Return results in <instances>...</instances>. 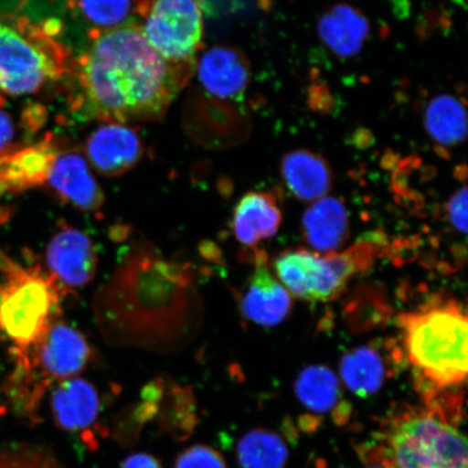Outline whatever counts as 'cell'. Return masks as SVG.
<instances>
[{"instance_id":"1","label":"cell","mask_w":468,"mask_h":468,"mask_svg":"<svg viewBox=\"0 0 468 468\" xmlns=\"http://www.w3.org/2000/svg\"><path fill=\"white\" fill-rule=\"evenodd\" d=\"M93 310L105 341L155 353L186 347L203 317L190 266L148 248L126 257L97 292Z\"/></svg>"},{"instance_id":"2","label":"cell","mask_w":468,"mask_h":468,"mask_svg":"<svg viewBox=\"0 0 468 468\" xmlns=\"http://www.w3.org/2000/svg\"><path fill=\"white\" fill-rule=\"evenodd\" d=\"M90 37L73 68L79 112L124 124L160 119L186 81L148 43L137 23L90 32Z\"/></svg>"},{"instance_id":"3","label":"cell","mask_w":468,"mask_h":468,"mask_svg":"<svg viewBox=\"0 0 468 468\" xmlns=\"http://www.w3.org/2000/svg\"><path fill=\"white\" fill-rule=\"evenodd\" d=\"M399 326L403 351L427 394L465 383L468 324L458 302L431 300L401 314Z\"/></svg>"},{"instance_id":"4","label":"cell","mask_w":468,"mask_h":468,"mask_svg":"<svg viewBox=\"0 0 468 468\" xmlns=\"http://www.w3.org/2000/svg\"><path fill=\"white\" fill-rule=\"evenodd\" d=\"M58 29L54 21L0 16V95H31L69 71V52L55 38Z\"/></svg>"},{"instance_id":"5","label":"cell","mask_w":468,"mask_h":468,"mask_svg":"<svg viewBox=\"0 0 468 468\" xmlns=\"http://www.w3.org/2000/svg\"><path fill=\"white\" fill-rule=\"evenodd\" d=\"M67 290L39 265L5 262L0 280V333L14 345L13 353L32 348L58 319Z\"/></svg>"},{"instance_id":"6","label":"cell","mask_w":468,"mask_h":468,"mask_svg":"<svg viewBox=\"0 0 468 468\" xmlns=\"http://www.w3.org/2000/svg\"><path fill=\"white\" fill-rule=\"evenodd\" d=\"M378 251L371 241L324 256L300 249L279 255L273 267L290 294L309 302H330L342 294L351 278L372 267Z\"/></svg>"},{"instance_id":"7","label":"cell","mask_w":468,"mask_h":468,"mask_svg":"<svg viewBox=\"0 0 468 468\" xmlns=\"http://www.w3.org/2000/svg\"><path fill=\"white\" fill-rule=\"evenodd\" d=\"M394 468H467V441L437 409L409 410L391 427Z\"/></svg>"},{"instance_id":"8","label":"cell","mask_w":468,"mask_h":468,"mask_svg":"<svg viewBox=\"0 0 468 468\" xmlns=\"http://www.w3.org/2000/svg\"><path fill=\"white\" fill-rule=\"evenodd\" d=\"M133 2L144 37L186 83L203 38V11L197 0Z\"/></svg>"},{"instance_id":"9","label":"cell","mask_w":468,"mask_h":468,"mask_svg":"<svg viewBox=\"0 0 468 468\" xmlns=\"http://www.w3.org/2000/svg\"><path fill=\"white\" fill-rule=\"evenodd\" d=\"M91 354L86 337L66 322L57 319L32 348L14 356L16 370L32 374L51 388L83 372Z\"/></svg>"},{"instance_id":"10","label":"cell","mask_w":468,"mask_h":468,"mask_svg":"<svg viewBox=\"0 0 468 468\" xmlns=\"http://www.w3.org/2000/svg\"><path fill=\"white\" fill-rule=\"evenodd\" d=\"M46 260L49 272L64 288H83L96 276L95 244L78 228L63 225L51 238Z\"/></svg>"},{"instance_id":"11","label":"cell","mask_w":468,"mask_h":468,"mask_svg":"<svg viewBox=\"0 0 468 468\" xmlns=\"http://www.w3.org/2000/svg\"><path fill=\"white\" fill-rule=\"evenodd\" d=\"M86 155L98 174L117 177L142 160L144 144L133 127L124 122H107L87 139Z\"/></svg>"},{"instance_id":"12","label":"cell","mask_w":468,"mask_h":468,"mask_svg":"<svg viewBox=\"0 0 468 468\" xmlns=\"http://www.w3.org/2000/svg\"><path fill=\"white\" fill-rule=\"evenodd\" d=\"M239 307L245 318L261 326H276L292 312L291 294L268 268L267 256H255L253 274L239 296Z\"/></svg>"},{"instance_id":"13","label":"cell","mask_w":468,"mask_h":468,"mask_svg":"<svg viewBox=\"0 0 468 468\" xmlns=\"http://www.w3.org/2000/svg\"><path fill=\"white\" fill-rule=\"evenodd\" d=\"M197 76L203 90L220 101H239L251 80L247 56L233 46H215L200 58Z\"/></svg>"},{"instance_id":"14","label":"cell","mask_w":468,"mask_h":468,"mask_svg":"<svg viewBox=\"0 0 468 468\" xmlns=\"http://www.w3.org/2000/svg\"><path fill=\"white\" fill-rule=\"evenodd\" d=\"M58 145L52 138L0 154V195L39 188L47 183Z\"/></svg>"},{"instance_id":"15","label":"cell","mask_w":468,"mask_h":468,"mask_svg":"<svg viewBox=\"0 0 468 468\" xmlns=\"http://www.w3.org/2000/svg\"><path fill=\"white\" fill-rule=\"evenodd\" d=\"M46 185L62 202L84 212H97L104 203L90 164L78 151L58 152Z\"/></svg>"},{"instance_id":"16","label":"cell","mask_w":468,"mask_h":468,"mask_svg":"<svg viewBox=\"0 0 468 468\" xmlns=\"http://www.w3.org/2000/svg\"><path fill=\"white\" fill-rule=\"evenodd\" d=\"M50 410L58 429L87 436L97 424L101 397L90 380L75 377L56 383L51 390Z\"/></svg>"},{"instance_id":"17","label":"cell","mask_w":468,"mask_h":468,"mask_svg":"<svg viewBox=\"0 0 468 468\" xmlns=\"http://www.w3.org/2000/svg\"><path fill=\"white\" fill-rule=\"evenodd\" d=\"M155 397L154 422L159 434L185 441L198 424L196 397L188 386L156 378L150 382Z\"/></svg>"},{"instance_id":"18","label":"cell","mask_w":468,"mask_h":468,"mask_svg":"<svg viewBox=\"0 0 468 468\" xmlns=\"http://www.w3.org/2000/svg\"><path fill=\"white\" fill-rule=\"evenodd\" d=\"M371 25L365 14L349 4L327 9L318 22V34L327 48L339 58H349L364 49Z\"/></svg>"},{"instance_id":"19","label":"cell","mask_w":468,"mask_h":468,"mask_svg":"<svg viewBox=\"0 0 468 468\" xmlns=\"http://www.w3.org/2000/svg\"><path fill=\"white\" fill-rule=\"evenodd\" d=\"M280 171L286 186L298 200L318 201L332 188L333 173L330 164L314 151H289L281 159Z\"/></svg>"},{"instance_id":"20","label":"cell","mask_w":468,"mask_h":468,"mask_svg":"<svg viewBox=\"0 0 468 468\" xmlns=\"http://www.w3.org/2000/svg\"><path fill=\"white\" fill-rule=\"evenodd\" d=\"M303 236L314 250L333 253L349 238L347 207L336 197L314 201L303 216Z\"/></svg>"},{"instance_id":"21","label":"cell","mask_w":468,"mask_h":468,"mask_svg":"<svg viewBox=\"0 0 468 468\" xmlns=\"http://www.w3.org/2000/svg\"><path fill=\"white\" fill-rule=\"evenodd\" d=\"M282 222L277 198L271 193L251 191L237 204L233 214L234 236L245 247L254 248L276 234Z\"/></svg>"},{"instance_id":"22","label":"cell","mask_w":468,"mask_h":468,"mask_svg":"<svg viewBox=\"0 0 468 468\" xmlns=\"http://www.w3.org/2000/svg\"><path fill=\"white\" fill-rule=\"evenodd\" d=\"M424 125L427 134L438 148H455L466 139L465 103L450 93L432 98L425 107Z\"/></svg>"},{"instance_id":"23","label":"cell","mask_w":468,"mask_h":468,"mask_svg":"<svg viewBox=\"0 0 468 468\" xmlns=\"http://www.w3.org/2000/svg\"><path fill=\"white\" fill-rule=\"evenodd\" d=\"M339 370L347 388L359 397L376 394L388 373L382 351L373 345L347 351Z\"/></svg>"},{"instance_id":"24","label":"cell","mask_w":468,"mask_h":468,"mask_svg":"<svg viewBox=\"0 0 468 468\" xmlns=\"http://www.w3.org/2000/svg\"><path fill=\"white\" fill-rule=\"evenodd\" d=\"M295 391L303 405L314 412H327L341 398L338 378L324 366H312L298 376Z\"/></svg>"},{"instance_id":"25","label":"cell","mask_w":468,"mask_h":468,"mask_svg":"<svg viewBox=\"0 0 468 468\" xmlns=\"http://www.w3.org/2000/svg\"><path fill=\"white\" fill-rule=\"evenodd\" d=\"M237 454L242 468H284L289 452L274 432L254 430L239 439Z\"/></svg>"},{"instance_id":"26","label":"cell","mask_w":468,"mask_h":468,"mask_svg":"<svg viewBox=\"0 0 468 468\" xmlns=\"http://www.w3.org/2000/svg\"><path fill=\"white\" fill-rule=\"evenodd\" d=\"M68 4L90 27V32L108 31L132 21L133 0H68Z\"/></svg>"},{"instance_id":"27","label":"cell","mask_w":468,"mask_h":468,"mask_svg":"<svg viewBox=\"0 0 468 468\" xmlns=\"http://www.w3.org/2000/svg\"><path fill=\"white\" fill-rule=\"evenodd\" d=\"M0 468H67L45 444L11 442L0 447Z\"/></svg>"},{"instance_id":"28","label":"cell","mask_w":468,"mask_h":468,"mask_svg":"<svg viewBox=\"0 0 468 468\" xmlns=\"http://www.w3.org/2000/svg\"><path fill=\"white\" fill-rule=\"evenodd\" d=\"M174 468H227V464L218 450L207 444H195L177 456Z\"/></svg>"},{"instance_id":"29","label":"cell","mask_w":468,"mask_h":468,"mask_svg":"<svg viewBox=\"0 0 468 468\" xmlns=\"http://www.w3.org/2000/svg\"><path fill=\"white\" fill-rule=\"evenodd\" d=\"M447 213L454 229L461 233L467 232V188L463 185L454 193L447 204Z\"/></svg>"},{"instance_id":"30","label":"cell","mask_w":468,"mask_h":468,"mask_svg":"<svg viewBox=\"0 0 468 468\" xmlns=\"http://www.w3.org/2000/svg\"><path fill=\"white\" fill-rule=\"evenodd\" d=\"M16 128L14 121L5 111L0 109V154L14 148Z\"/></svg>"},{"instance_id":"31","label":"cell","mask_w":468,"mask_h":468,"mask_svg":"<svg viewBox=\"0 0 468 468\" xmlns=\"http://www.w3.org/2000/svg\"><path fill=\"white\" fill-rule=\"evenodd\" d=\"M120 468H163L156 456L146 452H134L122 462Z\"/></svg>"},{"instance_id":"32","label":"cell","mask_w":468,"mask_h":468,"mask_svg":"<svg viewBox=\"0 0 468 468\" xmlns=\"http://www.w3.org/2000/svg\"><path fill=\"white\" fill-rule=\"evenodd\" d=\"M197 3L202 11H207V15L218 16L234 9L239 0H197Z\"/></svg>"},{"instance_id":"33","label":"cell","mask_w":468,"mask_h":468,"mask_svg":"<svg viewBox=\"0 0 468 468\" xmlns=\"http://www.w3.org/2000/svg\"><path fill=\"white\" fill-rule=\"evenodd\" d=\"M367 468H394L393 464H389V465H376V466H370V467H367Z\"/></svg>"}]
</instances>
